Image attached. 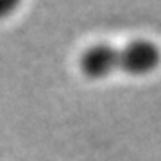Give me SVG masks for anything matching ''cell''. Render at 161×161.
I'll list each match as a JSON object with an SVG mask.
<instances>
[{"instance_id":"obj_1","label":"cell","mask_w":161,"mask_h":161,"mask_svg":"<svg viewBox=\"0 0 161 161\" xmlns=\"http://www.w3.org/2000/svg\"><path fill=\"white\" fill-rule=\"evenodd\" d=\"M161 64V48L150 40H132L127 45H93L79 59L80 72L90 79H102L120 70L131 75L150 74Z\"/></svg>"},{"instance_id":"obj_2","label":"cell","mask_w":161,"mask_h":161,"mask_svg":"<svg viewBox=\"0 0 161 161\" xmlns=\"http://www.w3.org/2000/svg\"><path fill=\"white\" fill-rule=\"evenodd\" d=\"M16 7H18V2H14V0H0V18H6Z\"/></svg>"}]
</instances>
